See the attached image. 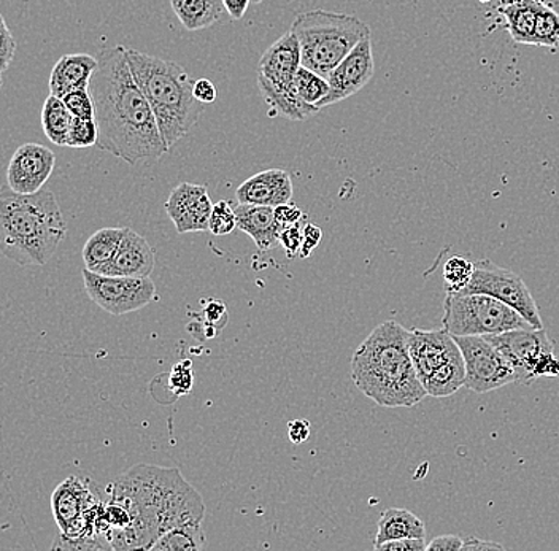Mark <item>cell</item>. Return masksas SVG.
Returning <instances> with one entry per match:
<instances>
[{"mask_svg": "<svg viewBox=\"0 0 559 551\" xmlns=\"http://www.w3.org/2000/svg\"><path fill=\"white\" fill-rule=\"evenodd\" d=\"M90 82L96 108L99 141L97 148L135 166L142 160H157L169 152L155 111L140 89L126 56V47L105 48Z\"/></svg>", "mask_w": 559, "mask_h": 551, "instance_id": "6da1fadb", "label": "cell"}, {"mask_svg": "<svg viewBox=\"0 0 559 551\" xmlns=\"http://www.w3.org/2000/svg\"><path fill=\"white\" fill-rule=\"evenodd\" d=\"M110 499L131 515V528L120 550H150L164 532L190 523H202L201 494L175 467L138 464L108 487Z\"/></svg>", "mask_w": 559, "mask_h": 551, "instance_id": "7a4b0ae2", "label": "cell"}, {"mask_svg": "<svg viewBox=\"0 0 559 551\" xmlns=\"http://www.w3.org/2000/svg\"><path fill=\"white\" fill-rule=\"evenodd\" d=\"M408 336L411 331L397 321H384L353 355L356 388L380 407L408 409L428 397L412 361Z\"/></svg>", "mask_w": 559, "mask_h": 551, "instance_id": "3957f363", "label": "cell"}, {"mask_svg": "<svg viewBox=\"0 0 559 551\" xmlns=\"http://www.w3.org/2000/svg\"><path fill=\"white\" fill-rule=\"evenodd\" d=\"M68 233V223L50 190L0 196V250L20 266H44Z\"/></svg>", "mask_w": 559, "mask_h": 551, "instance_id": "277c9868", "label": "cell"}, {"mask_svg": "<svg viewBox=\"0 0 559 551\" xmlns=\"http://www.w3.org/2000/svg\"><path fill=\"white\" fill-rule=\"evenodd\" d=\"M132 75L155 111L167 148L177 145L201 120L204 104L194 96L190 73L177 62L126 48Z\"/></svg>", "mask_w": 559, "mask_h": 551, "instance_id": "5b68a950", "label": "cell"}, {"mask_svg": "<svg viewBox=\"0 0 559 551\" xmlns=\"http://www.w3.org/2000/svg\"><path fill=\"white\" fill-rule=\"evenodd\" d=\"M292 33L299 40L304 68L320 73L324 79L352 53L356 45L372 36L365 21L324 10L297 15Z\"/></svg>", "mask_w": 559, "mask_h": 551, "instance_id": "8992f818", "label": "cell"}, {"mask_svg": "<svg viewBox=\"0 0 559 551\" xmlns=\"http://www.w3.org/2000/svg\"><path fill=\"white\" fill-rule=\"evenodd\" d=\"M300 68V45L292 31L274 41L258 64V86L265 103L293 121L309 120L320 111V108L304 103L297 96L295 80Z\"/></svg>", "mask_w": 559, "mask_h": 551, "instance_id": "52a82bcc", "label": "cell"}, {"mask_svg": "<svg viewBox=\"0 0 559 551\" xmlns=\"http://www.w3.org/2000/svg\"><path fill=\"white\" fill-rule=\"evenodd\" d=\"M442 324L453 336H491L533 327L512 307L488 295L447 292Z\"/></svg>", "mask_w": 559, "mask_h": 551, "instance_id": "ba28073f", "label": "cell"}, {"mask_svg": "<svg viewBox=\"0 0 559 551\" xmlns=\"http://www.w3.org/2000/svg\"><path fill=\"white\" fill-rule=\"evenodd\" d=\"M466 362V388L477 394L519 383L515 366L484 336H453Z\"/></svg>", "mask_w": 559, "mask_h": 551, "instance_id": "9c48e42d", "label": "cell"}, {"mask_svg": "<svg viewBox=\"0 0 559 551\" xmlns=\"http://www.w3.org/2000/svg\"><path fill=\"white\" fill-rule=\"evenodd\" d=\"M457 295H488L515 309L531 326L542 330L539 307L526 284L509 268L496 266L489 260L475 263L471 284Z\"/></svg>", "mask_w": 559, "mask_h": 551, "instance_id": "30bf717a", "label": "cell"}, {"mask_svg": "<svg viewBox=\"0 0 559 551\" xmlns=\"http://www.w3.org/2000/svg\"><path fill=\"white\" fill-rule=\"evenodd\" d=\"M85 289L91 301L110 315H124L143 309L155 299L156 286L150 277L134 278L105 275L85 268Z\"/></svg>", "mask_w": 559, "mask_h": 551, "instance_id": "8fae6325", "label": "cell"}, {"mask_svg": "<svg viewBox=\"0 0 559 551\" xmlns=\"http://www.w3.org/2000/svg\"><path fill=\"white\" fill-rule=\"evenodd\" d=\"M487 337L513 362L519 372L520 382L531 385L534 382L533 371L542 356L554 354L555 347L547 331L536 327H520L507 333L491 334Z\"/></svg>", "mask_w": 559, "mask_h": 551, "instance_id": "7c38bea8", "label": "cell"}, {"mask_svg": "<svg viewBox=\"0 0 559 551\" xmlns=\"http://www.w3.org/2000/svg\"><path fill=\"white\" fill-rule=\"evenodd\" d=\"M373 73H376V64H373L372 40L369 37L356 45L352 53L330 73L328 76L330 94L318 104V107L321 110L355 96L372 80Z\"/></svg>", "mask_w": 559, "mask_h": 551, "instance_id": "4fadbf2b", "label": "cell"}, {"mask_svg": "<svg viewBox=\"0 0 559 551\" xmlns=\"http://www.w3.org/2000/svg\"><path fill=\"white\" fill-rule=\"evenodd\" d=\"M55 153L40 143H24L13 153L7 170V183L17 194H35L44 190L55 170Z\"/></svg>", "mask_w": 559, "mask_h": 551, "instance_id": "5bb4252c", "label": "cell"}, {"mask_svg": "<svg viewBox=\"0 0 559 551\" xmlns=\"http://www.w3.org/2000/svg\"><path fill=\"white\" fill-rule=\"evenodd\" d=\"M213 202L207 187L195 183H180L170 193L164 208L173 219L178 233L209 231Z\"/></svg>", "mask_w": 559, "mask_h": 551, "instance_id": "9a60e30c", "label": "cell"}, {"mask_svg": "<svg viewBox=\"0 0 559 551\" xmlns=\"http://www.w3.org/2000/svg\"><path fill=\"white\" fill-rule=\"evenodd\" d=\"M103 504L99 487L93 480L79 476H70L62 481L51 498L52 515L61 531L86 512Z\"/></svg>", "mask_w": 559, "mask_h": 551, "instance_id": "2e32d148", "label": "cell"}, {"mask_svg": "<svg viewBox=\"0 0 559 551\" xmlns=\"http://www.w3.org/2000/svg\"><path fill=\"white\" fill-rule=\"evenodd\" d=\"M408 347H411L412 361L421 383L454 351L460 350L453 334H450L445 327L436 331L412 330Z\"/></svg>", "mask_w": 559, "mask_h": 551, "instance_id": "e0dca14e", "label": "cell"}, {"mask_svg": "<svg viewBox=\"0 0 559 551\" xmlns=\"http://www.w3.org/2000/svg\"><path fill=\"white\" fill-rule=\"evenodd\" d=\"M239 204L267 205L278 207L293 201V181L282 169L262 170L245 180L236 191Z\"/></svg>", "mask_w": 559, "mask_h": 551, "instance_id": "ac0fdd59", "label": "cell"}, {"mask_svg": "<svg viewBox=\"0 0 559 551\" xmlns=\"http://www.w3.org/2000/svg\"><path fill=\"white\" fill-rule=\"evenodd\" d=\"M153 268H155V251L146 242L145 237L128 229L114 260L99 274L145 278L150 277Z\"/></svg>", "mask_w": 559, "mask_h": 551, "instance_id": "d6986e66", "label": "cell"}, {"mask_svg": "<svg viewBox=\"0 0 559 551\" xmlns=\"http://www.w3.org/2000/svg\"><path fill=\"white\" fill-rule=\"evenodd\" d=\"M237 229L248 233L258 250L275 249L280 243L282 225L275 216V208L267 205L239 204L236 207Z\"/></svg>", "mask_w": 559, "mask_h": 551, "instance_id": "ffe728a7", "label": "cell"}, {"mask_svg": "<svg viewBox=\"0 0 559 551\" xmlns=\"http://www.w3.org/2000/svg\"><path fill=\"white\" fill-rule=\"evenodd\" d=\"M99 65V59L90 55H64L50 75V94L56 97L68 96L76 89L90 88L91 79Z\"/></svg>", "mask_w": 559, "mask_h": 551, "instance_id": "44dd1931", "label": "cell"}, {"mask_svg": "<svg viewBox=\"0 0 559 551\" xmlns=\"http://www.w3.org/2000/svg\"><path fill=\"white\" fill-rule=\"evenodd\" d=\"M547 0H502L499 13L504 16L507 29L513 40L534 45L537 19Z\"/></svg>", "mask_w": 559, "mask_h": 551, "instance_id": "7402d4cb", "label": "cell"}, {"mask_svg": "<svg viewBox=\"0 0 559 551\" xmlns=\"http://www.w3.org/2000/svg\"><path fill=\"white\" fill-rule=\"evenodd\" d=\"M426 536L425 523L417 515L405 508H388L380 518L373 547L388 540L426 539Z\"/></svg>", "mask_w": 559, "mask_h": 551, "instance_id": "603a6c76", "label": "cell"}, {"mask_svg": "<svg viewBox=\"0 0 559 551\" xmlns=\"http://www.w3.org/2000/svg\"><path fill=\"white\" fill-rule=\"evenodd\" d=\"M428 396L442 399L453 396L466 386V362L461 350L454 351L445 362L439 366L428 379L423 382Z\"/></svg>", "mask_w": 559, "mask_h": 551, "instance_id": "cb8c5ba5", "label": "cell"}, {"mask_svg": "<svg viewBox=\"0 0 559 551\" xmlns=\"http://www.w3.org/2000/svg\"><path fill=\"white\" fill-rule=\"evenodd\" d=\"M170 5L188 31L207 29L226 12L223 0H170Z\"/></svg>", "mask_w": 559, "mask_h": 551, "instance_id": "d4e9b609", "label": "cell"}, {"mask_svg": "<svg viewBox=\"0 0 559 551\" xmlns=\"http://www.w3.org/2000/svg\"><path fill=\"white\" fill-rule=\"evenodd\" d=\"M128 229L129 228H104L94 232L93 236L87 239L85 249H83V261H85L86 268L99 274V272L114 260Z\"/></svg>", "mask_w": 559, "mask_h": 551, "instance_id": "484cf974", "label": "cell"}, {"mask_svg": "<svg viewBox=\"0 0 559 551\" xmlns=\"http://www.w3.org/2000/svg\"><path fill=\"white\" fill-rule=\"evenodd\" d=\"M73 117L61 97L50 94L41 108V128L48 141L58 146H68Z\"/></svg>", "mask_w": 559, "mask_h": 551, "instance_id": "4316f807", "label": "cell"}, {"mask_svg": "<svg viewBox=\"0 0 559 551\" xmlns=\"http://www.w3.org/2000/svg\"><path fill=\"white\" fill-rule=\"evenodd\" d=\"M205 547H207V537L202 529V523H190V525L178 526V528L164 532L150 550H202Z\"/></svg>", "mask_w": 559, "mask_h": 551, "instance_id": "83f0119b", "label": "cell"}, {"mask_svg": "<svg viewBox=\"0 0 559 551\" xmlns=\"http://www.w3.org/2000/svg\"><path fill=\"white\" fill-rule=\"evenodd\" d=\"M295 88L297 96H299L304 103L314 107H318V104L330 94L331 89L328 79L321 76L320 73L304 68V65L297 71Z\"/></svg>", "mask_w": 559, "mask_h": 551, "instance_id": "f1b7e54d", "label": "cell"}, {"mask_svg": "<svg viewBox=\"0 0 559 551\" xmlns=\"http://www.w3.org/2000/svg\"><path fill=\"white\" fill-rule=\"evenodd\" d=\"M475 263L464 256H450L443 264V284H445L447 292L457 295L471 284L474 277Z\"/></svg>", "mask_w": 559, "mask_h": 551, "instance_id": "f546056e", "label": "cell"}, {"mask_svg": "<svg viewBox=\"0 0 559 551\" xmlns=\"http://www.w3.org/2000/svg\"><path fill=\"white\" fill-rule=\"evenodd\" d=\"M534 45L548 48V50H557L559 47V15L551 9L550 3L542 9L539 19H537Z\"/></svg>", "mask_w": 559, "mask_h": 551, "instance_id": "4dcf8cb0", "label": "cell"}, {"mask_svg": "<svg viewBox=\"0 0 559 551\" xmlns=\"http://www.w3.org/2000/svg\"><path fill=\"white\" fill-rule=\"evenodd\" d=\"M97 141H99V128L94 118L93 120L73 118L68 141L70 148H90V146H96Z\"/></svg>", "mask_w": 559, "mask_h": 551, "instance_id": "1f68e13d", "label": "cell"}, {"mask_svg": "<svg viewBox=\"0 0 559 551\" xmlns=\"http://www.w3.org/2000/svg\"><path fill=\"white\" fill-rule=\"evenodd\" d=\"M237 228L236 208L230 207L229 202L219 201L213 205L210 215L209 231L213 236H227Z\"/></svg>", "mask_w": 559, "mask_h": 551, "instance_id": "d6a6232c", "label": "cell"}, {"mask_svg": "<svg viewBox=\"0 0 559 551\" xmlns=\"http://www.w3.org/2000/svg\"><path fill=\"white\" fill-rule=\"evenodd\" d=\"M62 100H64L73 118L93 120L94 115H96L93 97H91L90 91L87 89L72 91L68 96L62 97Z\"/></svg>", "mask_w": 559, "mask_h": 551, "instance_id": "836d02e7", "label": "cell"}, {"mask_svg": "<svg viewBox=\"0 0 559 551\" xmlns=\"http://www.w3.org/2000/svg\"><path fill=\"white\" fill-rule=\"evenodd\" d=\"M194 383V375H192V362L190 359H183L174 366L173 372L169 376V388L175 396H183L192 390Z\"/></svg>", "mask_w": 559, "mask_h": 551, "instance_id": "e575fe53", "label": "cell"}, {"mask_svg": "<svg viewBox=\"0 0 559 551\" xmlns=\"http://www.w3.org/2000/svg\"><path fill=\"white\" fill-rule=\"evenodd\" d=\"M280 245L286 251L288 257H295L300 253L302 249L304 240V225L302 223H296V225L285 226L280 231Z\"/></svg>", "mask_w": 559, "mask_h": 551, "instance_id": "d590c367", "label": "cell"}, {"mask_svg": "<svg viewBox=\"0 0 559 551\" xmlns=\"http://www.w3.org/2000/svg\"><path fill=\"white\" fill-rule=\"evenodd\" d=\"M0 26H2V31H0V36H2L0 37V71L7 72L15 58L16 41L3 16H0Z\"/></svg>", "mask_w": 559, "mask_h": 551, "instance_id": "8d00e7d4", "label": "cell"}, {"mask_svg": "<svg viewBox=\"0 0 559 551\" xmlns=\"http://www.w3.org/2000/svg\"><path fill=\"white\" fill-rule=\"evenodd\" d=\"M373 549L377 551H426L428 543H426V539L388 540Z\"/></svg>", "mask_w": 559, "mask_h": 551, "instance_id": "74e56055", "label": "cell"}, {"mask_svg": "<svg viewBox=\"0 0 559 551\" xmlns=\"http://www.w3.org/2000/svg\"><path fill=\"white\" fill-rule=\"evenodd\" d=\"M321 237H323V232L318 226L312 225V223L304 225L302 249H300L299 256L309 257L313 250L320 245Z\"/></svg>", "mask_w": 559, "mask_h": 551, "instance_id": "f35d334b", "label": "cell"}, {"mask_svg": "<svg viewBox=\"0 0 559 551\" xmlns=\"http://www.w3.org/2000/svg\"><path fill=\"white\" fill-rule=\"evenodd\" d=\"M464 547V539L461 536H439L428 543L426 551H461Z\"/></svg>", "mask_w": 559, "mask_h": 551, "instance_id": "ab89813d", "label": "cell"}, {"mask_svg": "<svg viewBox=\"0 0 559 551\" xmlns=\"http://www.w3.org/2000/svg\"><path fill=\"white\" fill-rule=\"evenodd\" d=\"M534 379H540V376H559V358L557 355L548 354L542 356L537 361L536 368L533 371Z\"/></svg>", "mask_w": 559, "mask_h": 551, "instance_id": "60d3db41", "label": "cell"}, {"mask_svg": "<svg viewBox=\"0 0 559 551\" xmlns=\"http://www.w3.org/2000/svg\"><path fill=\"white\" fill-rule=\"evenodd\" d=\"M194 96L195 99L199 100V103H202L204 104V106H207V104L215 103L216 97H218V88H216V86L213 85L212 80H195Z\"/></svg>", "mask_w": 559, "mask_h": 551, "instance_id": "b9f144b4", "label": "cell"}, {"mask_svg": "<svg viewBox=\"0 0 559 551\" xmlns=\"http://www.w3.org/2000/svg\"><path fill=\"white\" fill-rule=\"evenodd\" d=\"M275 216H277V221L282 225V228H285V226H292L302 221L304 214L295 204L288 202V204L275 207Z\"/></svg>", "mask_w": 559, "mask_h": 551, "instance_id": "7bdbcfd3", "label": "cell"}, {"mask_svg": "<svg viewBox=\"0 0 559 551\" xmlns=\"http://www.w3.org/2000/svg\"><path fill=\"white\" fill-rule=\"evenodd\" d=\"M288 438L293 444L300 445L309 441L310 423L306 420H295L288 424Z\"/></svg>", "mask_w": 559, "mask_h": 551, "instance_id": "ee69618b", "label": "cell"}, {"mask_svg": "<svg viewBox=\"0 0 559 551\" xmlns=\"http://www.w3.org/2000/svg\"><path fill=\"white\" fill-rule=\"evenodd\" d=\"M250 2L251 0H223V5H225L227 15L237 21L243 19Z\"/></svg>", "mask_w": 559, "mask_h": 551, "instance_id": "f6af8a7d", "label": "cell"}, {"mask_svg": "<svg viewBox=\"0 0 559 551\" xmlns=\"http://www.w3.org/2000/svg\"><path fill=\"white\" fill-rule=\"evenodd\" d=\"M463 550H504V547L501 543L484 542V540L477 539V537H467V539H464Z\"/></svg>", "mask_w": 559, "mask_h": 551, "instance_id": "bcb514c9", "label": "cell"}, {"mask_svg": "<svg viewBox=\"0 0 559 551\" xmlns=\"http://www.w3.org/2000/svg\"><path fill=\"white\" fill-rule=\"evenodd\" d=\"M251 2L261 3V2H264V0H251Z\"/></svg>", "mask_w": 559, "mask_h": 551, "instance_id": "7dc6e473", "label": "cell"}]
</instances>
